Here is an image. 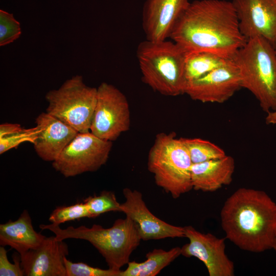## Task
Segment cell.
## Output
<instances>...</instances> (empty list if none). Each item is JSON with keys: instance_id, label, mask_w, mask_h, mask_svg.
<instances>
[{"instance_id": "cell-10", "label": "cell", "mask_w": 276, "mask_h": 276, "mask_svg": "<svg viewBox=\"0 0 276 276\" xmlns=\"http://www.w3.org/2000/svg\"><path fill=\"white\" fill-rule=\"evenodd\" d=\"M189 242L181 247V255L194 257L202 261L210 276H234V264L225 252L224 238L210 233H202L192 226L184 227Z\"/></svg>"}, {"instance_id": "cell-4", "label": "cell", "mask_w": 276, "mask_h": 276, "mask_svg": "<svg viewBox=\"0 0 276 276\" xmlns=\"http://www.w3.org/2000/svg\"><path fill=\"white\" fill-rule=\"evenodd\" d=\"M39 227L54 233L58 240L73 238L88 241L103 257L109 268L116 270L128 263L142 240L134 223L127 217L116 220L109 228L94 224L91 227L71 226L62 229L53 223L40 224Z\"/></svg>"}, {"instance_id": "cell-16", "label": "cell", "mask_w": 276, "mask_h": 276, "mask_svg": "<svg viewBox=\"0 0 276 276\" xmlns=\"http://www.w3.org/2000/svg\"><path fill=\"white\" fill-rule=\"evenodd\" d=\"M35 123L36 133L32 143L37 154L45 161H54L79 133L47 112L39 114Z\"/></svg>"}, {"instance_id": "cell-6", "label": "cell", "mask_w": 276, "mask_h": 276, "mask_svg": "<svg viewBox=\"0 0 276 276\" xmlns=\"http://www.w3.org/2000/svg\"><path fill=\"white\" fill-rule=\"evenodd\" d=\"M189 153L174 132L158 133L148 157V169L156 184L177 198L193 189Z\"/></svg>"}, {"instance_id": "cell-25", "label": "cell", "mask_w": 276, "mask_h": 276, "mask_svg": "<svg viewBox=\"0 0 276 276\" xmlns=\"http://www.w3.org/2000/svg\"><path fill=\"white\" fill-rule=\"evenodd\" d=\"M21 34L20 23L13 16L3 10H0V45L10 44L20 37Z\"/></svg>"}, {"instance_id": "cell-14", "label": "cell", "mask_w": 276, "mask_h": 276, "mask_svg": "<svg viewBox=\"0 0 276 276\" xmlns=\"http://www.w3.org/2000/svg\"><path fill=\"white\" fill-rule=\"evenodd\" d=\"M190 0H146L142 13V26L146 39H167L190 6Z\"/></svg>"}, {"instance_id": "cell-17", "label": "cell", "mask_w": 276, "mask_h": 276, "mask_svg": "<svg viewBox=\"0 0 276 276\" xmlns=\"http://www.w3.org/2000/svg\"><path fill=\"white\" fill-rule=\"evenodd\" d=\"M234 170V159L227 155L221 158L193 164L191 168L193 189L214 192L231 183Z\"/></svg>"}, {"instance_id": "cell-19", "label": "cell", "mask_w": 276, "mask_h": 276, "mask_svg": "<svg viewBox=\"0 0 276 276\" xmlns=\"http://www.w3.org/2000/svg\"><path fill=\"white\" fill-rule=\"evenodd\" d=\"M181 255V248L174 247L168 251L154 249L148 252L147 259L141 263L129 262L125 270L120 276H155Z\"/></svg>"}, {"instance_id": "cell-20", "label": "cell", "mask_w": 276, "mask_h": 276, "mask_svg": "<svg viewBox=\"0 0 276 276\" xmlns=\"http://www.w3.org/2000/svg\"><path fill=\"white\" fill-rule=\"evenodd\" d=\"M230 59L211 52L186 53L185 76L187 82L225 64Z\"/></svg>"}, {"instance_id": "cell-28", "label": "cell", "mask_w": 276, "mask_h": 276, "mask_svg": "<svg viewBox=\"0 0 276 276\" xmlns=\"http://www.w3.org/2000/svg\"><path fill=\"white\" fill-rule=\"evenodd\" d=\"M265 122L267 124L276 126V109L267 112Z\"/></svg>"}, {"instance_id": "cell-9", "label": "cell", "mask_w": 276, "mask_h": 276, "mask_svg": "<svg viewBox=\"0 0 276 276\" xmlns=\"http://www.w3.org/2000/svg\"><path fill=\"white\" fill-rule=\"evenodd\" d=\"M130 126V108L126 96L113 85L102 83L97 88L90 131L102 140L113 142Z\"/></svg>"}, {"instance_id": "cell-23", "label": "cell", "mask_w": 276, "mask_h": 276, "mask_svg": "<svg viewBox=\"0 0 276 276\" xmlns=\"http://www.w3.org/2000/svg\"><path fill=\"white\" fill-rule=\"evenodd\" d=\"M83 202L87 206L89 218H95L110 211L121 212V204L111 191H103L99 195L87 197Z\"/></svg>"}, {"instance_id": "cell-1", "label": "cell", "mask_w": 276, "mask_h": 276, "mask_svg": "<svg viewBox=\"0 0 276 276\" xmlns=\"http://www.w3.org/2000/svg\"><path fill=\"white\" fill-rule=\"evenodd\" d=\"M186 53L207 52L232 59L247 41L232 2L196 0L170 37Z\"/></svg>"}, {"instance_id": "cell-29", "label": "cell", "mask_w": 276, "mask_h": 276, "mask_svg": "<svg viewBox=\"0 0 276 276\" xmlns=\"http://www.w3.org/2000/svg\"><path fill=\"white\" fill-rule=\"evenodd\" d=\"M272 248L274 249V250L276 252V236H275V239H274V242H273V243Z\"/></svg>"}, {"instance_id": "cell-5", "label": "cell", "mask_w": 276, "mask_h": 276, "mask_svg": "<svg viewBox=\"0 0 276 276\" xmlns=\"http://www.w3.org/2000/svg\"><path fill=\"white\" fill-rule=\"evenodd\" d=\"M237 66L241 87L251 93L266 112L276 109V52L261 37L247 40L232 58Z\"/></svg>"}, {"instance_id": "cell-15", "label": "cell", "mask_w": 276, "mask_h": 276, "mask_svg": "<svg viewBox=\"0 0 276 276\" xmlns=\"http://www.w3.org/2000/svg\"><path fill=\"white\" fill-rule=\"evenodd\" d=\"M68 254L63 240L46 237L39 246L20 255L24 275L66 276L64 260Z\"/></svg>"}, {"instance_id": "cell-24", "label": "cell", "mask_w": 276, "mask_h": 276, "mask_svg": "<svg viewBox=\"0 0 276 276\" xmlns=\"http://www.w3.org/2000/svg\"><path fill=\"white\" fill-rule=\"evenodd\" d=\"M84 217L89 218V214L86 204L83 202L56 208L50 215L49 220L52 223L59 225L67 221Z\"/></svg>"}, {"instance_id": "cell-18", "label": "cell", "mask_w": 276, "mask_h": 276, "mask_svg": "<svg viewBox=\"0 0 276 276\" xmlns=\"http://www.w3.org/2000/svg\"><path fill=\"white\" fill-rule=\"evenodd\" d=\"M45 237L35 231L26 210L17 220L0 224L1 246H9L20 255L39 246Z\"/></svg>"}, {"instance_id": "cell-27", "label": "cell", "mask_w": 276, "mask_h": 276, "mask_svg": "<svg viewBox=\"0 0 276 276\" xmlns=\"http://www.w3.org/2000/svg\"><path fill=\"white\" fill-rule=\"evenodd\" d=\"M14 264L8 260L7 251L3 246H0V275L23 276L24 271L20 264V256L13 254Z\"/></svg>"}, {"instance_id": "cell-11", "label": "cell", "mask_w": 276, "mask_h": 276, "mask_svg": "<svg viewBox=\"0 0 276 276\" xmlns=\"http://www.w3.org/2000/svg\"><path fill=\"white\" fill-rule=\"evenodd\" d=\"M241 88L239 70L231 59L225 64L188 82L185 94L202 103H222Z\"/></svg>"}, {"instance_id": "cell-7", "label": "cell", "mask_w": 276, "mask_h": 276, "mask_svg": "<svg viewBox=\"0 0 276 276\" xmlns=\"http://www.w3.org/2000/svg\"><path fill=\"white\" fill-rule=\"evenodd\" d=\"M97 88L87 86L83 77L75 75L57 89L48 91L46 112L79 133L90 131L97 102Z\"/></svg>"}, {"instance_id": "cell-8", "label": "cell", "mask_w": 276, "mask_h": 276, "mask_svg": "<svg viewBox=\"0 0 276 276\" xmlns=\"http://www.w3.org/2000/svg\"><path fill=\"white\" fill-rule=\"evenodd\" d=\"M112 142L102 140L90 131L78 133L62 150L52 166L65 177L94 172L108 160Z\"/></svg>"}, {"instance_id": "cell-3", "label": "cell", "mask_w": 276, "mask_h": 276, "mask_svg": "<svg viewBox=\"0 0 276 276\" xmlns=\"http://www.w3.org/2000/svg\"><path fill=\"white\" fill-rule=\"evenodd\" d=\"M136 56L143 81L153 90L167 96L185 94L186 52L167 39H146L137 48Z\"/></svg>"}, {"instance_id": "cell-12", "label": "cell", "mask_w": 276, "mask_h": 276, "mask_svg": "<svg viewBox=\"0 0 276 276\" xmlns=\"http://www.w3.org/2000/svg\"><path fill=\"white\" fill-rule=\"evenodd\" d=\"M242 35L263 37L276 45V0H233Z\"/></svg>"}, {"instance_id": "cell-26", "label": "cell", "mask_w": 276, "mask_h": 276, "mask_svg": "<svg viewBox=\"0 0 276 276\" xmlns=\"http://www.w3.org/2000/svg\"><path fill=\"white\" fill-rule=\"evenodd\" d=\"M66 276H120L121 270L103 269L82 262L73 263L66 257L64 260Z\"/></svg>"}, {"instance_id": "cell-2", "label": "cell", "mask_w": 276, "mask_h": 276, "mask_svg": "<svg viewBox=\"0 0 276 276\" xmlns=\"http://www.w3.org/2000/svg\"><path fill=\"white\" fill-rule=\"evenodd\" d=\"M226 238L240 249L261 252L271 249L276 236V203L265 192L240 188L220 212Z\"/></svg>"}, {"instance_id": "cell-21", "label": "cell", "mask_w": 276, "mask_h": 276, "mask_svg": "<svg viewBox=\"0 0 276 276\" xmlns=\"http://www.w3.org/2000/svg\"><path fill=\"white\" fill-rule=\"evenodd\" d=\"M180 139L187 148L193 164L221 158L226 155L222 149L209 141L200 138Z\"/></svg>"}, {"instance_id": "cell-13", "label": "cell", "mask_w": 276, "mask_h": 276, "mask_svg": "<svg viewBox=\"0 0 276 276\" xmlns=\"http://www.w3.org/2000/svg\"><path fill=\"white\" fill-rule=\"evenodd\" d=\"M123 193L126 200L121 204V212L133 221L142 240L185 237L184 227L169 224L152 214L140 192L126 188Z\"/></svg>"}, {"instance_id": "cell-22", "label": "cell", "mask_w": 276, "mask_h": 276, "mask_svg": "<svg viewBox=\"0 0 276 276\" xmlns=\"http://www.w3.org/2000/svg\"><path fill=\"white\" fill-rule=\"evenodd\" d=\"M36 133V127L25 129L18 124L0 125V154L18 146L25 142L33 143Z\"/></svg>"}, {"instance_id": "cell-30", "label": "cell", "mask_w": 276, "mask_h": 276, "mask_svg": "<svg viewBox=\"0 0 276 276\" xmlns=\"http://www.w3.org/2000/svg\"><path fill=\"white\" fill-rule=\"evenodd\" d=\"M274 48H275V52H276V45H275Z\"/></svg>"}]
</instances>
